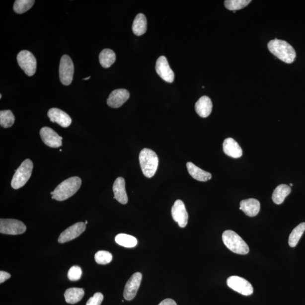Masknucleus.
<instances>
[{
    "mask_svg": "<svg viewBox=\"0 0 305 305\" xmlns=\"http://www.w3.org/2000/svg\"><path fill=\"white\" fill-rule=\"evenodd\" d=\"M60 78L62 83L69 85L72 83L74 73L73 61L68 55L62 57L60 65Z\"/></svg>",
    "mask_w": 305,
    "mask_h": 305,
    "instance_id": "nucleus-7",
    "label": "nucleus"
},
{
    "mask_svg": "<svg viewBox=\"0 0 305 305\" xmlns=\"http://www.w3.org/2000/svg\"><path fill=\"white\" fill-rule=\"evenodd\" d=\"M116 60V55L113 50L110 49H105L102 51L99 55V61L102 67L109 68Z\"/></svg>",
    "mask_w": 305,
    "mask_h": 305,
    "instance_id": "nucleus-25",
    "label": "nucleus"
},
{
    "mask_svg": "<svg viewBox=\"0 0 305 305\" xmlns=\"http://www.w3.org/2000/svg\"><path fill=\"white\" fill-rule=\"evenodd\" d=\"M85 225L87 224H88V222L86 221L85 222Z\"/></svg>",
    "mask_w": 305,
    "mask_h": 305,
    "instance_id": "nucleus-37",
    "label": "nucleus"
},
{
    "mask_svg": "<svg viewBox=\"0 0 305 305\" xmlns=\"http://www.w3.org/2000/svg\"><path fill=\"white\" fill-rule=\"evenodd\" d=\"M269 51L279 59L287 64L294 63L296 53L294 48L286 41L278 40H271L268 43Z\"/></svg>",
    "mask_w": 305,
    "mask_h": 305,
    "instance_id": "nucleus-2",
    "label": "nucleus"
},
{
    "mask_svg": "<svg viewBox=\"0 0 305 305\" xmlns=\"http://www.w3.org/2000/svg\"><path fill=\"white\" fill-rule=\"evenodd\" d=\"M85 229L86 225L84 223H76L61 233L58 239V241L61 244H63V243L73 240L79 237L82 233L84 232Z\"/></svg>",
    "mask_w": 305,
    "mask_h": 305,
    "instance_id": "nucleus-13",
    "label": "nucleus"
},
{
    "mask_svg": "<svg viewBox=\"0 0 305 305\" xmlns=\"http://www.w3.org/2000/svg\"><path fill=\"white\" fill-rule=\"evenodd\" d=\"M222 240L228 248L234 253L245 255L249 252L248 245L233 230H226L222 234Z\"/></svg>",
    "mask_w": 305,
    "mask_h": 305,
    "instance_id": "nucleus-4",
    "label": "nucleus"
},
{
    "mask_svg": "<svg viewBox=\"0 0 305 305\" xmlns=\"http://www.w3.org/2000/svg\"><path fill=\"white\" fill-rule=\"evenodd\" d=\"M113 191L114 194V199H116L119 203L125 205L128 203V196L126 191L124 178L119 177L115 180Z\"/></svg>",
    "mask_w": 305,
    "mask_h": 305,
    "instance_id": "nucleus-17",
    "label": "nucleus"
},
{
    "mask_svg": "<svg viewBox=\"0 0 305 305\" xmlns=\"http://www.w3.org/2000/svg\"><path fill=\"white\" fill-rule=\"evenodd\" d=\"M2 98V94H0V98Z\"/></svg>",
    "mask_w": 305,
    "mask_h": 305,
    "instance_id": "nucleus-38",
    "label": "nucleus"
},
{
    "mask_svg": "<svg viewBox=\"0 0 305 305\" xmlns=\"http://www.w3.org/2000/svg\"><path fill=\"white\" fill-rule=\"evenodd\" d=\"M34 164L30 159L24 160L20 164L15 173L11 182V186L14 189H18L25 185L32 174Z\"/></svg>",
    "mask_w": 305,
    "mask_h": 305,
    "instance_id": "nucleus-5",
    "label": "nucleus"
},
{
    "mask_svg": "<svg viewBox=\"0 0 305 305\" xmlns=\"http://www.w3.org/2000/svg\"><path fill=\"white\" fill-rule=\"evenodd\" d=\"M213 104L208 96L201 97L195 105L196 113L200 117L207 118L212 113Z\"/></svg>",
    "mask_w": 305,
    "mask_h": 305,
    "instance_id": "nucleus-20",
    "label": "nucleus"
},
{
    "mask_svg": "<svg viewBox=\"0 0 305 305\" xmlns=\"http://www.w3.org/2000/svg\"><path fill=\"white\" fill-rule=\"evenodd\" d=\"M17 61L21 68L27 76H31L34 75L36 71L37 62L32 53L28 51H22L17 56Z\"/></svg>",
    "mask_w": 305,
    "mask_h": 305,
    "instance_id": "nucleus-6",
    "label": "nucleus"
},
{
    "mask_svg": "<svg viewBox=\"0 0 305 305\" xmlns=\"http://www.w3.org/2000/svg\"><path fill=\"white\" fill-rule=\"evenodd\" d=\"M15 122V117L9 110L0 111V125L5 129L11 127Z\"/></svg>",
    "mask_w": 305,
    "mask_h": 305,
    "instance_id": "nucleus-28",
    "label": "nucleus"
},
{
    "mask_svg": "<svg viewBox=\"0 0 305 305\" xmlns=\"http://www.w3.org/2000/svg\"><path fill=\"white\" fill-rule=\"evenodd\" d=\"M40 135L42 141L47 146L56 148L63 146V138L58 134L56 132L48 127L42 128L40 131Z\"/></svg>",
    "mask_w": 305,
    "mask_h": 305,
    "instance_id": "nucleus-10",
    "label": "nucleus"
},
{
    "mask_svg": "<svg viewBox=\"0 0 305 305\" xmlns=\"http://www.w3.org/2000/svg\"><path fill=\"white\" fill-rule=\"evenodd\" d=\"M90 76H89V77H86V78H84L83 80H89L90 79Z\"/></svg>",
    "mask_w": 305,
    "mask_h": 305,
    "instance_id": "nucleus-36",
    "label": "nucleus"
},
{
    "mask_svg": "<svg viewBox=\"0 0 305 305\" xmlns=\"http://www.w3.org/2000/svg\"><path fill=\"white\" fill-rule=\"evenodd\" d=\"M82 275V271L79 266H74L70 268L68 274V277L71 281H77L79 280Z\"/></svg>",
    "mask_w": 305,
    "mask_h": 305,
    "instance_id": "nucleus-32",
    "label": "nucleus"
},
{
    "mask_svg": "<svg viewBox=\"0 0 305 305\" xmlns=\"http://www.w3.org/2000/svg\"><path fill=\"white\" fill-rule=\"evenodd\" d=\"M96 262L100 265H106L112 261L113 256L109 251L105 250L98 251L94 255Z\"/></svg>",
    "mask_w": 305,
    "mask_h": 305,
    "instance_id": "nucleus-31",
    "label": "nucleus"
},
{
    "mask_svg": "<svg viewBox=\"0 0 305 305\" xmlns=\"http://www.w3.org/2000/svg\"><path fill=\"white\" fill-rule=\"evenodd\" d=\"M115 242L119 245L125 248H134L138 244L137 239L129 234L120 233L117 234L115 238Z\"/></svg>",
    "mask_w": 305,
    "mask_h": 305,
    "instance_id": "nucleus-26",
    "label": "nucleus"
},
{
    "mask_svg": "<svg viewBox=\"0 0 305 305\" xmlns=\"http://www.w3.org/2000/svg\"><path fill=\"white\" fill-rule=\"evenodd\" d=\"M130 93L125 89H115L110 94L107 104L112 108H120L130 98Z\"/></svg>",
    "mask_w": 305,
    "mask_h": 305,
    "instance_id": "nucleus-15",
    "label": "nucleus"
},
{
    "mask_svg": "<svg viewBox=\"0 0 305 305\" xmlns=\"http://www.w3.org/2000/svg\"><path fill=\"white\" fill-rule=\"evenodd\" d=\"M48 117L53 123H57L61 127L67 128L72 124V120L69 115L58 108H52L48 111Z\"/></svg>",
    "mask_w": 305,
    "mask_h": 305,
    "instance_id": "nucleus-16",
    "label": "nucleus"
},
{
    "mask_svg": "<svg viewBox=\"0 0 305 305\" xmlns=\"http://www.w3.org/2000/svg\"><path fill=\"white\" fill-rule=\"evenodd\" d=\"M305 230V223H302L292 230L289 237L288 243L292 248H294L298 245L301 237H302Z\"/></svg>",
    "mask_w": 305,
    "mask_h": 305,
    "instance_id": "nucleus-27",
    "label": "nucleus"
},
{
    "mask_svg": "<svg viewBox=\"0 0 305 305\" xmlns=\"http://www.w3.org/2000/svg\"><path fill=\"white\" fill-rule=\"evenodd\" d=\"M293 186V184L292 183L290 184V187Z\"/></svg>",
    "mask_w": 305,
    "mask_h": 305,
    "instance_id": "nucleus-39",
    "label": "nucleus"
},
{
    "mask_svg": "<svg viewBox=\"0 0 305 305\" xmlns=\"http://www.w3.org/2000/svg\"><path fill=\"white\" fill-rule=\"evenodd\" d=\"M158 305H177V304L175 301L170 299H167L162 301Z\"/></svg>",
    "mask_w": 305,
    "mask_h": 305,
    "instance_id": "nucleus-35",
    "label": "nucleus"
},
{
    "mask_svg": "<svg viewBox=\"0 0 305 305\" xmlns=\"http://www.w3.org/2000/svg\"><path fill=\"white\" fill-rule=\"evenodd\" d=\"M34 0H16L13 9L16 13L23 14L30 10L34 5Z\"/></svg>",
    "mask_w": 305,
    "mask_h": 305,
    "instance_id": "nucleus-29",
    "label": "nucleus"
},
{
    "mask_svg": "<svg viewBox=\"0 0 305 305\" xmlns=\"http://www.w3.org/2000/svg\"><path fill=\"white\" fill-rule=\"evenodd\" d=\"M139 160L143 174L151 178L155 174L158 166V157L155 152L148 148H144L140 152Z\"/></svg>",
    "mask_w": 305,
    "mask_h": 305,
    "instance_id": "nucleus-3",
    "label": "nucleus"
},
{
    "mask_svg": "<svg viewBox=\"0 0 305 305\" xmlns=\"http://www.w3.org/2000/svg\"><path fill=\"white\" fill-rule=\"evenodd\" d=\"M103 300H104V296L101 293L97 292L88 300L86 305H101Z\"/></svg>",
    "mask_w": 305,
    "mask_h": 305,
    "instance_id": "nucleus-33",
    "label": "nucleus"
},
{
    "mask_svg": "<svg viewBox=\"0 0 305 305\" xmlns=\"http://www.w3.org/2000/svg\"><path fill=\"white\" fill-rule=\"evenodd\" d=\"M155 70L156 73L163 80L169 83L174 81V73L170 68L165 57L160 56L158 58L156 61Z\"/></svg>",
    "mask_w": 305,
    "mask_h": 305,
    "instance_id": "nucleus-12",
    "label": "nucleus"
},
{
    "mask_svg": "<svg viewBox=\"0 0 305 305\" xmlns=\"http://www.w3.org/2000/svg\"><path fill=\"white\" fill-rule=\"evenodd\" d=\"M240 209L249 217H255L257 215L260 210V203L254 199H249L242 200L240 202Z\"/></svg>",
    "mask_w": 305,
    "mask_h": 305,
    "instance_id": "nucleus-19",
    "label": "nucleus"
},
{
    "mask_svg": "<svg viewBox=\"0 0 305 305\" xmlns=\"http://www.w3.org/2000/svg\"><path fill=\"white\" fill-rule=\"evenodd\" d=\"M187 167L189 174L193 179L198 181H207L212 178V176L210 173L202 170L192 162H187Z\"/></svg>",
    "mask_w": 305,
    "mask_h": 305,
    "instance_id": "nucleus-21",
    "label": "nucleus"
},
{
    "mask_svg": "<svg viewBox=\"0 0 305 305\" xmlns=\"http://www.w3.org/2000/svg\"><path fill=\"white\" fill-rule=\"evenodd\" d=\"M291 192V188L289 185L280 184L275 188L273 196H272V199H273L275 204H282Z\"/></svg>",
    "mask_w": 305,
    "mask_h": 305,
    "instance_id": "nucleus-23",
    "label": "nucleus"
},
{
    "mask_svg": "<svg viewBox=\"0 0 305 305\" xmlns=\"http://www.w3.org/2000/svg\"><path fill=\"white\" fill-rule=\"evenodd\" d=\"M251 2L250 0H226L225 5L227 9L235 11L243 9Z\"/></svg>",
    "mask_w": 305,
    "mask_h": 305,
    "instance_id": "nucleus-30",
    "label": "nucleus"
},
{
    "mask_svg": "<svg viewBox=\"0 0 305 305\" xmlns=\"http://www.w3.org/2000/svg\"><path fill=\"white\" fill-rule=\"evenodd\" d=\"M223 149L226 155L232 158H240L242 155L241 148L232 138H229L225 140L223 144Z\"/></svg>",
    "mask_w": 305,
    "mask_h": 305,
    "instance_id": "nucleus-18",
    "label": "nucleus"
},
{
    "mask_svg": "<svg viewBox=\"0 0 305 305\" xmlns=\"http://www.w3.org/2000/svg\"><path fill=\"white\" fill-rule=\"evenodd\" d=\"M26 226L21 221L13 219L0 220V232L17 235L25 232Z\"/></svg>",
    "mask_w": 305,
    "mask_h": 305,
    "instance_id": "nucleus-8",
    "label": "nucleus"
},
{
    "mask_svg": "<svg viewBox=\"0 0 305 305\" xmlns=\"http://www.w3.org/2000/svg\"><path fill=\"white\" fill-rule=\"evenodd\" d=\"M81 184V180L78 176H73L66 179L58 185L54 191L51 193L52 199L63 201L69 199L79 190Z\"/></svg>",
    "mask_w": 305,
    "mask_h": 305,
    "instance_id": "nucleus-1",
    "label": "nucleus"
},
{
    "mask_svg": "<svg viewBox=\"0 0 305 305\" xmlns=\"http://www.w3.org/2000/svg\"><path fill=\"white\" fill-rule=\"evenodd\" d=\"M227 284L230 289L236 291L244 296H250L253 294V288L251 284L246 279L232 276L227 280Z\"/></svg>",
    "mask_w": 305,
    "mask_h": 305,
    "instance_id": "nucleus-9",
    "label": "nucleus"
},
{
    "mask_svg": "<svg viewBox=\"0 0 305 305\" xmlns=\"http://www.w3.org/2000/svg\"><path fill=\"white\" fill-rule=\"evenodd\" d=\"M142 280V274L140 273H136L128 280L125 287L124 294H123L125 300L131 301L135 298Z\"/></svg>",
    "mask_w": 305,
    "mask_h": 305,
    "instance_id": "nucleus-14",
    "label": "nucleus"
},
{
    "mask_svg": "<svg viewBox=\"0 0 305 305\" xmlns=\"http://www.w3.org/2000/svg\"><path fill=\"white\" fill-rule=\"evenodd\" d=\"M11 277V275L6 272L1 271H0V283L2 284L5 282L6 280L9 279Z\"/></svg>",
    "mask_w": 305,
    "mask_h": 305,
    "instance_id": "nucleus-34",
    "label": "nucleus"
},
{
    "mask_svg": "<svg viewBox=\"0 0 305 305\" xmlns=\"http://www.w3.org/2000/svg\"><path fill=\"white\" fill-rule=\"evenodd\" d=\"M173 220L178 223L181 228H184L187 225L188 214L183 202L180 200H176L171 209Z\"/></svg>",
    "mask_w": 305,
    "mask_h": 305,
    "instance_id": "nucleus-11",
    "label": "nucleus"
},
{
    "mask_svg": "<svg viewBox=\"0 0 305 305\" xmlns=\"http://www.w3.org/2000/svg\"><path fill=\"white\" fill-rule=\"evenodd\" d=\"M147 30V20L143 14H139L136 16L133 24L134 34L141 36L145 34Z\"/></svg>",
    "mask_w": 305,
    "mask_h": 305,
    "instance_id": "nucleus-24",
    "label": "nucleus"
},
{
    "mask_svg": "<svg viewBox=\"0 0 305 305\" xmlns=\"http://www.w3.org/2000/svg\"><path fill=\"white\" fill-rule=\"evenodd\" d=\"M84 296L83 288H71L65 291L64 296L66 302L70 304H75L80 302Z\"/></svg>",
    "mask_w": 305,
    "mask_h": 305,
    "instance_id": "nucleus-22",
    "label": "nucleus"
}]
</instances>
